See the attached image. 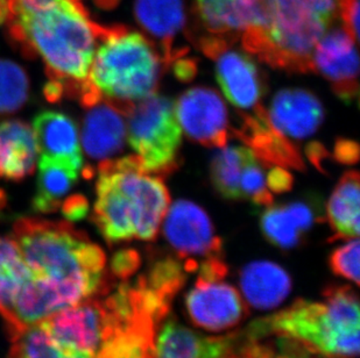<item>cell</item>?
Segmentation results:
<instances>
[{
    "mask_svg": "<svg viewBox=\"0 0 360 358\" xmlns=\"http://www.w3.org/2000/svg\"><path fill=\"white\" fill-rule=\"evenodd\" d=\"M6 1L11 40L46 65L44 97L79 98L105 27L92 20L82 0Z\"/></svg>",
    "mask_w": 360,
    "mask_h": 358,
    "instance_id": "obj_1",
    "label": "cell"
},
{
    "mask_svg": "<svg viewBox=\"0 0 360 358\" xmlns=\"http://www.w3.org/2000/svg\"><path fill=\"white\" fill-rule=\"evenodd\" d=\"M51 314L95 296L105 274V253L65 221L20 218L10 235Z\"/></svg>",
    "mask_w": 360,
    "mask_h": 358,
    "instance_id": "obj_2",
    "label": "cell"
},
{
    "mask_svg": "<svg viewBox=\"0 0 360 358\" xmlns=\"http://www.w3.org/2000/svg\"><path fill=\"white\" fill-rule=\"evenodd\" d=\"M245 51L273 68L311 72L314 49L338 15V0H248Z\"/></svg>",
    "mask_w": 360,
    "mask_h": 358,
    "instance_id": "obj_3",
    "label": "cell"
},
{
    "mask_svg": "<svg viewBox=\"0 0 360 358\" xmlns=\"http://www.w3.org/2000/svg\"><path fill=\"white\" fill-rule=\"evenodd\" d=\"M169 206L166 185L143 169L138 156L99 164L91 219L108 244L153 241Z\"/></svg>",
    "mask_w": 360,
    "mask_h": 358,
    "instance_id": "obj_4",
    "label": "cell"
},
{
    "mask_svg": "<svg viewBox=\"0 0 360 358\" xmlns=\"http://www.w3.org/2000/svg\"><path fill=\"white\" fill-rule=\"evenodd\" d=\"M323 301L297 300L285 311L253 324L252 338L276 335L292 345L290 355L357 358L359 303L349 286H331Z\"/></svg>",
    "mask_w": 360,
    "mask_h": 358,
    "instance_id": "obj_5",
    "label": "cell"
},
{
    "mask_svg": "<svg viewBox=\"0 0 360 358\" xmlns=\"http://www.w3.org/2000/svg\"><path fill=\"white\" fill-rule=\"evenodd\" d=\"M162 65L153 44L143 35L120 25L105 27L79 102L85 108L108 102L126 117L136 102L155 93Z\"/></svg>",
    "mask_w": 360,
    "mask_h": 358,
    "instance_id": "obj_6",
    "label": "cell"
},
{
    "mask_svg": "<svg viewBox=\"0 0 360 358\" xmlns=\"http://www.w3.org/2000/svg\"><path fill=\"white\" fill-rule=\"evenodd\" d=\"M127 138L147 173L168 175L177 166L182 128L175 107L162 95H148L136 102L126 114Z\"/></svg>",
    "mask_w": 360,
    "mask_h": 358,
    "instance_id": "obj_7",
    "label": "cell"
},
{
    "mask_svg": "<svg viewBox=\"0 0 360 358\" xmlns=\"http://www.w3.org/2000/svg\"><path fill=\"white\" fill-rule=\"evenodd\" d=\"M228 267L221 256L205 258L195 286L186 297L191 321L211 331H221L244 319L246 307L238 291L224 281Z\"/></svg>",
    "mask_w": 360,
    "mask_h": 358,
    "instance_id": "obj_8",
    "label": "cell"
},
{
    "mask_svg": "<svg viewBox=\"0 0 360 358\" xmlns=\"http://www.w3.org/2000/svg\"><path fill=\"white\" fill-rule=\"evenodd\" d=\"M51 340L72 357L95 358L105 338V307L98 293L39 322Z\"/></svg>",
    "mask_w": 360,
    "mask_h": 358,
    "instance_id": "obj_9",
    "label": "cell"
},
{
    "mask_svg": "<svg viewBox=\"0 0 360 358\" xmlns=\"http://www.w3.org/2000/svg\"><path fill=\"white\" fill-rule=\"evenodd\" d=\"M229 41L219 37L200 42L204 54L216 61V78L229 102L243 110L258 107L264 95L259 69L248 55L229 49Z\"/></svg>",
    "mask_w": 360,
    "mask_h": 358,
    "instance_id": "obj_10",
    "label": "cell"
},
{
    "mask_svg": "<svg viewBox=\"0 0 360 358\" xmlns=\"http://www.w3.org/2000/svg\"><path fill=\"white\" fill-rule=\"evenodd\" d=\"M163 220L166 240L181 258L198 262L196 257L221 256V240L207 214L196 204L177 200Z\"/></svg>",
    "mask_w": 360,
    "mask_h": 358,
    "instance_id": "obj_11",
    "label": "cell"
},
{
    "mask_svg": "<svg viewBox=\"0 0 360 358\" xmlns=\"http://www.w3.org/2000/svg\"><path fill=\"white\" fill-rule=\"evenodd\" d=\"M177 121L188 138L209 148H223L228 143V110L217 92L193 88L174 104Z\"/></svg>",
    "mask_w": 360,
    "mask_h": 358,
    "instance_id": "obj_12",
    "label": "cell"
},
{
    "mask_svg": "<svg viewBox=\"0 0 360 358\" xmlns=\"http://www.w3.org/2000/svg\"><path fill=\"white\" fill-rule=\"evenodd\" d=\"M358 69L356 41L344 28L321 37L311 56V72L323 74L333 85L335 95L345 104L354 102L359 93Z\"/></svg>",
    "mask_w": 360,
    "mask_h": 358,
    "instance_id": "obj_13",
    "label": "cell"
},
{
    "mask_svg": "<svg viewBox=\"0 0 360 358\" xmlns=\"http://www.w3.org/2000/svg\"><path fill=\"white\" fill-rule=\"evenodd\" d=\"M266 112L271 125L280 134L292 139L313 135L324 120L320 100L303 88H285L278 92Z\"/></svg>",
    "mask_w": 360,
    "mask_h": 358,
    "instance_id": "obj_14",
    "label": "cell"
},
{
    "mask_svg": "<svg viewBox=\"0 0 360 358\" xmlns=\"http://www.w3.org/2000/svg\"><path fill=\"white\" fill-rule=\"evenodd\" d=\"M241 118L236 135L253 150L262 162L285 169H304L299 150L271 125L265 108L259 105L253 114H244Z\"/></svg>",
    "mask_w": 360,
    "mask_h": 358,
    "instance_id": "obj_15",
    "label": "cell"
},
{
    "mask_svg": "<svg viewBox=\"0 0 360 358\" xmlns=\"http://www.w3.org/2000/svg\"><path fill=\"white\" fill-rule=\"evenodd\" d=\"M88 108L82 124L83 150L92 159H111L125 145L127 127L124 114L108 102Z\"/></svg>",
    "mask_w": 360,
    "mask_h": 358,
    "instance_id": "obj_16",
    "label": "cell"
},
{
    "mask_svg": "<svg viewBox=\"0 0 360 358\" xmlns=\"http://www.w3.org/2000/svg\"><path fill=\"white\" fill-rule=\"evenodd\" d=\"M33 133L40 156L69 163L82 171L79 128L68 115L49 110L40 112L33 120Z\"/></svg>",
    "mask_w": 360,
    "mask_h": 358,
    "instance_id": "obj_17",
    "label": "cell"
},
{
    "mask_svg": "<svg viewBox=\"0 0 360 358\" xmlns=\"http://www.w3.org/2000/svg\"><path fill=\"white\" fill-rule=\"evenodd\" d=\"M155 340L157 358H225L235 343L232 336L205 338L169 319Z\"/></svg>",
    "mask_w": 360,
    "mask_h": 358,
    "instance_id": "obj_18",
    "label": "cell"
},
{
    "mask_svg": "<svg viewBox=\"0 0 360 358\" xmlns=\"http://www.w3.org/2000/svg\"><path fill=\"white\" fill-rule=\"evenodd\" d=\"M39 150L31 126L20 120L0 124V178L20 182L34 173Z\"/></svg>",
    "mask_w": 360,
    "mask_h": 358,
    "instance_id": "obj_19",
    "label": "cell"
},
{
    "mask_svg": "<svg viewBox=\"0 0 360 358\" xmlns=\"http://www.w3.org/2000/svg\"><path fill=\"white\" fill-rule=\"evenodd\" d=\"M134 14L140 26L160 42L162 63L169 67L179 58L173 44L186 24L184 0H136Z\"/></svg>",
    "mask_w": 360,
    "mask_h": 358,
    "instance_id": "obj_20",
    "label": "cell"
},
{
    "mask_svg": "<svg viewBox=\"0 0 360 358\" xmlns=\"http://www.w3.org/2000/svg\"><path fill=\"white\" fill-rule=\"evenodd\" d=\"M240 286L253 307L269 310L279 306L292 289L288 274L278 264L260 260L246 265L240 274Z\"/></svg>",
    "mask_w": 360,
    "mask_h": 358,
    "instance_id": "obj_21",
    "label": "cell"
},
{
    "mask_svg": "<svg viewBox=\"0 0 360 358\" xmlns=\"http://www.w3.org/2000/svg\"><path fill=\"white\" fill-rule=\"evenodd\" d=\"M314 221L315 213L308 204L271 205L262 213L260 227L271 244L281 249H290L301 242Z\"/></svg>",
    "mask_w": 360,
    "mask_h": 358,
    "instance_id": "obj_22",
    "label": "cell"
},
{
    "mask_svg": "<svg viewBox=\"0 0 360 358\" xmlns=\"http://www.w3.org/2000/svg\"><path fill=\"white\" fill-rule=\"evenodd\" d=\"M37 192L32 208L37 213L49 214L60 210L72 186L79 180V170L69 163L40 156Z\"/></svg>",
    "mask_w": 360,
    "mask_h": 358,
    "instance_id": "obj_23",
    "label": "cell"
},
{
    "mask_svg": "<svg viewBox=\"0 0 360 358\" xmlns=\"http://www.w3.org/2000/svg\"><path fill=\"white\" fill-rule=\"evenodd\" d=\"M359 173L347 171L340 178L326 206L333 239H357L359 235Z\"/></svg>",
    "mask_w": 360,
    "mask_h": 358,
    "instance_id": "obj_24",
    "label": "cell"
},
{
    "mask_svg": "<svg viewBox=\"0 0 360 358\" xmlns=\"http://www.w3.org/2000/svg\"><path fill=\"white\" fill-rule=\"evenodd\" d=\"M31 279V271L13 239L0 237V317L5 324L11 321L14 305Z\"/></svg>",
    "mask_w": 360,
    "mask_h": 358,
    "instance_id": "obj_25",
    "label": "cell"
},
{
    "mask_svg": "<svg viewBox=\"0 0 360 358\" xmlns=\"http://www.w3.org/2000/svg\"><path fill=\"white\" fill-rule=\"evenodd\" d=\"M196 10L211 37L231 41L248 29L246 0H196Z\"/></svg>",
    "mask_w": 360,
    "mask_h": 358,
    "instance_id": "obj_26",
    "label": "cell"
},
{
    "mask_svg": "<svg viewBox=\"0 0 360 358\" xmlns=\"http://www.w3.org/2000/svg\"><path fill=\"white\" fill-rule=\"evenodd\" d=\"M251 148L231 145L214 154L211 161V182L218 193L226 199L240 200L239 183L248 161L255 157Z\"/></svg>",
    "mask_w": 360,
    "mask_h": 358,
    "instance_id": "obj_27",
    "label": "cell"
},
{
    "mask_svg": "<svg viewBox=\"0 0 360 358\" xmlns=\"http://www.w3.org/2000/svg\"><path fill=\"white\" fill-rule=\"evenodd\" d=\"M30 79L15 62L0 58V115L12 114L27 102Z\"/></svg>",
    "mask_w": 360,
    "mask_h": 358,
    "instance_id": "obj_28",
    "label": "cell"
},
{
    "mask_svg": "<svg viewBox=\"0 0 360 358\" xmlns=\"http://www.w3.org/2000/svg\"><path fill=\"white\" fill-rule=\"evenodd\" d=\"M11 341L12 347L6 358H84L67 355L40 324L25 328Z\"/></svg>",
    "mask_w": 360,
    "mask_h": 358,
    "instance_id": "obj_29",
    "label": "cell"
},
{
    "mask_svg": "<svg viewBox=\"0 0 360 358\" xmlns=\"http://www.w3.org/2000/svg\"><path fill=\"white\" fill-rule=\"evenodd\" d=\"M330 267L333 274L359 283V241L357 239L337 248L330 256Z\"/></svg>",
    "mask_w": 360,
    "mask_h": 358,
    "instance_id": "obj_30",
    "label": "cell"
},
{
    "mask_svg": "<svg viewBox=\"0 0 360 358\" xmlns=\"http://www.w3.org/2000/svg\"><path fill=\"white\" fill-rule=\"evenodd\" d=\"M139 264V255L136 251H122L112 257L110 269L118 281H129Z\"/></svg>",
    "mask_w": 360,
    "mask_h": 358,
    "instance_id": "obj_31",
    "label": "cell"
},
{
    "mask_svg": "<svg viewBox=\"0 0 360 358\" xmlns=\"http://www.w3.org/2000/svg\"><path fill=\"white\" fill-rule=\"evenodd\" d=\"M338 15L343 28L356 42L359 37V0H338Z\"/></svg>",
    "mask_w": 360,
    "mask_h": 358,
    "instance_id": "obj_32",
    "label": "cell"
},
{
    "mask_svg": "<svg viewBox=\"0 0 360 358\" xmlns=\"http://www.w3.org/2000/svg\"><path fill=\"white\" fill-rule=\"evenodd\" d=\"M225 358H285L276 354L272 348L266 345H262L255 338L251 342L245 345H232L231 349L229 350L228 355Z\"/></svg>",
    "mask_w": 360,
    "mask_h": 358,
    "instance_id": "obj_33",
    "label": "cell"
},
{
    "mask_svg": "<svg viewBox=\"0 0 360 358\" xmlns=\"http://www.w3.org/2000/svg\"><path fill=\"white\" fill-rule=\"evenodd\" d=\"M292 175L281 166H273L271 169L267 170V186L269 191L274 193H283L292 189Z\"/></svg>",
    "mask_w": 360,
    "mask_h": 358,
    "instance_id": "obj_34",
    "label": "cell"
},
{
    "mask_svg": "<svg viewBox=\"0 0 360 358\" xmlns=\"http://www.w3.org/2000/svg\"><path fill=\"white\" fill-rule=\"evenodd\" d=\"M60 210L69 221H79L89 213L88 200L83 196H72L65 198Z\"/></svg>",
    "mask_w": 360,
    "mask_h": 358,
    "instance_id": "obj_35",
    "label": "cell"
},
{
    "mask_svg": "<svg viewBox=\"0 0 360 358\" xmlns=\"http://www.w3.org/2000/svg\"><path fill=\"white\" fill-rule=\"evenodd\" d=\"M335 157L345 164H354L359 157V148L354 141L340 140L335 145Z\"/></svg>",
    "mask_w": 360,
    "mask_h": 358,
    "instance_id": "obj_36",
    "label": "cell"
},
{
    "mask_svg": "<svg viewBox=\"0 0 360 358\" xmlns=\"http://www.w3.org/2000/svg\"><path fill=\"white\" fill-rule=\"evenodd\" d=\"M174 70L177 78H180L181 81H191L194 77L195 72H196V65L191 60H180L175 62L174 65Z\"/></svg>",
    "mask_w": 360,
    "mask_h": 358,
    "instance_id": "obj_37",
    "label": "cell"
},
{
    "mask_svg": "<svg viewBox=\"0 0 360 358\" xmlns=\"http://www.w3.org/2000/svg\"><path fill=\"white\" fill-rule=\"evenodd\" d=\"M94 3L103 10H111L118 5L120 0H94Z\"/></svg>",
    "mask_w": 360,
    "mask_h": 358,
    "instance_id": "obj_38",
    "label": "cell"
},
{
    "mask_svg": "<svg viewBox=\"0 0 360 358\" xmlns=\"http://www.w3.org/2000/svg\"><path fill=\"white\" fill-rule=\"evenodd\" d=\"M7 18V1L0 0V25L6 21Z\"/></svg>",
    "mask_w": 360,
    "mask_h": 358,
    "instance_id": "obj_39",
    "label": "cell"
},
{
    "mask_svg": "<svg viewBox=\"0 0 360 358\" xmlns=\"http://www.w3.org/2000/svg\"><path fill=\"white\" fill-rule=\"evenodd\" d=\"M6 193L4 192L3 190H0V214H1V211L6 207Z\"/></svg>",
    "mask_w": 360,
    "mask_h": 358,
    "instance_id": "obj_40",
    "label": "cell"
}]
</instances>
